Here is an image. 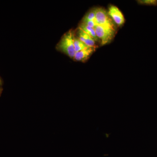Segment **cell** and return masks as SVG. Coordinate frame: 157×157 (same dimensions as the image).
<instances>
[{"label":"cell","mask_w":157,"mask_h":157,"mask_svg":"<svg viewBox=\"0 0 157 157\" xmlns=\"http://www.w3.org/2000/svg\"><path fill=\"white\" fill-rule=\"evenodd\" d=\"M74 32L72 30H69L62 36L56 46L58 50L72 59L74 58L76 52L74 46Z\"/></svg>","instance_id":"1"},{"label":"cell","mask_w":157,"mask_h":157,"mask_svg":"<svg viewBox=\"0 0 157 157\" xmlns=\"http://www.w3.org/2000/svg\"><path fill=\"white\" fill-rule=\"evenodd\" d=\"M96 35L101 40L102 45L108 44L112 41L115 34V29L97 25L94 28Z\"/></svg>","instance_id":"2"},{"label":"cell","mask_w":157,"mask_h":157,"mask_svg":"<svg viewBox=\"0 0 157 157\" xmlns=\"http://www.w3.org/2000/svg\"><path fill=\"white\" fill-rule=\"evenodd\" d=\"M95 9V21L98 25L115 29L113 21L109 17L108 12L103 8H98Z\"/></svg>","instance_id":"3"},{"label":"cell","mask_w":157,"mask_h":157,"mask_svg":"<svg viewBox=\"0 0 157 157\" xmlns=\"http://www.w3.org/2000/svg\"><path fill=\"white\" fill-rule=\"evenodd\" d=\"M107 12L113 21L118 26L122 25L124 23L125 18L123 14L116 6H109Z\"/></svg>","instance_id":"4"},{"label":"cell","mask_w":157,"mask_h":157,"mask_svg":"<svg viewBox=\"0 0 157 157\" xmlns=\"http://www.w3.org/2000/svg\"><path fill=\"white\" fill-rule=\"evenodd\" d=\"M95 50L96 47H87L83 50L76 52L73 59L76 61H86L92 54L95 51Z\"/></svg>","instance_id":"5"},{"label":"cell","mask_w":157,"mask_h":157,"mask_svg":"<svg viewBox=\"0 0 157 157\" xmlns=\"http://www.w3.org/2000/svg\"><path fill=\"white\" fill-rule=\"evenodd\" d=\"M77 38L89 47H96L94 39L79 28H78Z\"/></svg>","instance_id":"6"},{"label":"cell","mask_w":157,"mask_h":157,"mask_svg":"<svg viewBox=\"0 0 157 157\" xmlns=\"http://www.w3.org/2000/svg\"><path fill=\"white\" fill-rule=\"evenodd\" d=\"M78 28L81 29L82 31H84L85 33L90 36L93 39H94L95 41H98L99 40V39L96 35L94 29L82 23L81 24L79 25Z\"/></svg>","instance_id":"7"},{"label":"cell","mask_w":157,"mask_h":157,"mask_svg":"<svg viewBox=\"0 0 157 157\" xmlns=\"http://www.w3.org/2000/svg\"><path fill=\"white\" fill-rule=\"evenodd\" d=\"M74 46L76 52L83 50L89 47L83 42H82L81 40H79L77 37H76L75 36L74 38Z\"/></svg>","instance_id":"8"},{"label":"cell","mask_w":157,"mask_h":157,"mask_svg":"<svg viewBox=\"0 0 157 157\" xmlns=\"http://www.w3.org/2000/svg\"><path fill=\"white\" fill-rule=\"evenodd\" d=\"M95 9H93L91 10L89 12L86 13V14L85 15L84 17L82 19V22L88 21H95Z\"/></svg>","instance_id":"9"},{"label":"cell","mask_w":157,"mask_h":157,"mask_svg":"<svg viewBox=\"0 0 157 157\" xmlns=\"http://www.w3.org/2000/svg\"><path fill=\"white\" fill-rule=\"evenodd\" d=\"M138 4L148 6H157V0H140L137 1Z\"/></svg>","instance_id":"10"},{"label":"cell","mask_w":157,"mask_h":157,"mask_svg":"<svg viewBox=\"0 0 157 157\" xmlns=\"http://www.w3.org/2000/svg\"><path fill=\"white\" fill-rule=\"evenodd\" d=\"M82 23L94 29L96 25H98L96 21H85V22Z\"/></svg>","instance_id":"11"},{"label":"cell","mask_w":157,"mask_h":157,"mask_svg":"<svg viewBox=\"0 0 157 157\" xmlns=\"http://www.w3.org/2000/svg\"><path fill=\"white\" fill-rule=\"evenodd\" d=\"M2 84V80H1V78H0V84Z\"/></svg>","instance_id":"12"},{"label":"cell","mask_w":157,"mask_h":157,"mask_svg":"<svg viewBox=\"0 0 157 157\" xmlns=\"http://www.w3.org/2000/svg\"><path fill=\"white\" fill-rule=\"evenodd\" d=\"M1 90L0 89V93H1Z\"/></svg>","instance_id":"13"}]
</instances>
